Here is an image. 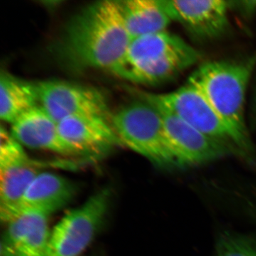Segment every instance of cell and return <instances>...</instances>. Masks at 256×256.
Returning a JSON list of instances; mask_svg holds the SVG:
<instances>
[{
  "label": "cell",
  "mask_w": 256,
  "mask_h": 256,
  "mask_svg": "<svg viewBox=\"0 0 256 256\" xmlns=\"http://www.w3.org/2000/svg\"><path fill=\"white\" fill-rule=\"evenodd\" d=\"M130 42L118 2L104 0L86 6L70 18L55 53L64 65L73 70L111 72Z\"/></svg>",
  "instance_id": "cell-1"
},
{
  "label": "cell",
  "mask_w": 256,
  "mask_h": 256,
  "mask_svg": "<svg viewBox=\"0 0 256 256\" xmlns=\"http://www.w3.org/2000/svg\"><path fill=\"white\" fill-rule=\"evenodd\" d=\"M194 48L166 31L131 40L114 75L139 85L154 86L176 76L198 62Z\"/></svg>",
  "instance_id": "cell-2"
},
{
  "label": "cell",
  "mask_w": 256,
  "mask_h": 256,
  "mask_svg": "<svg viewBox=\"0 0 256 256\" xmlns=\"http://www.w3.org/2000/svg\"><path fill=\"white\" fill-rule=\"evenodd\" d=\"M252 68L250 64L208 62L197 69L188 80L224 122L248 142L245 102Z\"/></svg>",
  "instance_id": "cell-3"
},
{
  "label": "cell",
  "mask_w": 256,
  "mask_h": 256,
  "mask_svg": "<svg viewBox=\"0 0 256 256\" xmlns=\"http://www.w3.org/2000/svg\"><path fill=\"white\" fill-rule=\"evenodd\" d=\"M139 98L158 110L176 116L208 137L230 146L239 156L252 154V142L228 127L201 92L190 82L168 94L140 92Z\"/></svg>",
  "instance_id": "cell-4"
},
{
  "label": "cell",
  "mask_w": 256,
  "mask_h": 256,
  "mask_svg": "<svg viewBox=\"0 0 256 256\" xmlns=\"http://www.w3.org/2000/svg\"><path fill=\"white\" fill-rule=\"evenodd\" d=\"M111 124L122 146L162 168H178L158 109L146 101H134L112 114Z\"/></svg>",
  "instance_id": "cell-5"
},
{
  "label": "cell",
  "mask_w": 256,
  "mask_h": 256,
  "mask_svg": "<svg viewBox=\"0 0 256 256\" xmlns=\"http://www.w3.org/2000/svg\"><path fill=\"white\" fill-rule=\"evenodd\" d=\"M110 200V190L104 188L67 214L50 233L48 256H78L85 252L105 220Z\"/></svg>",
  "instance_id": "cell-6"
},
{
  "label": "cell",
  "mask_w": 256,
  "mask_h": 256,
  "mask_svg": "<svg viewBox=\"0 0 256 256\" xmlns=\"http://www.w3.org/2000/svg\"><path fill=\"white\" fill-rule=\"evenodd\" d=\"M40 106L56 122L72 116H99L111 121L106 96L95 88L65 80L37 82Z\"/></svg>",
  "instance_id": "cell-7"
},
{
  "label": "cell",
  "mask_w": 256,
  "mask_h": 256,
  "mask_svg": "<svg viewBox=\"0 0 256 256\" xmlns=\"http://www.w3.org/2000/svg\"><path fill=\"white\" fill-rule=\"evenodd\" d=\"M159 111L178 166L204 164L229 154H237L230 146L208 137L176 116Z\"/></svg>",
  "instance_id": "cell-8"
},
{
  "label": "cell",
  "mask_w": 256,
  "mask_h": 256,
  "mask_svg": "<svg viewBox=\"0 0 256 256\" xmlns=\"http://www.w3.org/2000/svg\"><path fill=\"white\" fill-rule=\"evenodd\" d=\"M172 21L181 24L193 34L212 38L226 31L228 2L223 0H160Z\"/></svg>",
  "instance_id": "cell-9"
},
{
  "label": "cell",
  "mask_w": 256,
  "mask_h": 256,
  "mask_svg": "<svg viewBox=\"0 0 256 256\" xmlns=\"http://www.w3.org/2000/svg\"><path fill=\"white\" fill-rule=\"evenodd\" d=\"M48 216L24 212L8 223L1 242V256H48Z\"/></svg>",
  "instance_id": "cell-10"
},
{
  "label": "cell",
  "mask_w": 256,
  "mask_h": 256,
  "mask_svg": "<svg viewBox=\"0 0 256 256\" xmlns=\"http://www.w3.org/2000/svg\"><path fill=\"white\" fill-rule=\"evenodd\" d=\"M12 126L11 134L22 146L64 156H84L64 140L58 122L40 106L23 114Z\"/></svg>",
  "instance_id": "cell-11"
},
{
  "label": "cell",
  "mask_w": 256,
  "mask_h": 256,
  "mask_svg": "<svg viewBox=\"0 0 256 256\" xmlns=\"http://www.w3.org/2000/svg\"><path fill=\"white\" fill-rule=\"evenodd\" d=\"M58 124L64 140L84 156L104 154L122 146L111 121L99 116H72Z\"/></svg>",
  "instance_id": "cell-12"
},
{
  "label": "cell",
  "mask_w": 256,
  "mask_h": 256,
  "mask_svg": "<svg viewBox=\"0 0 256 256\" xmlns=\"http://www.w3.org/2000/svg\"><path fill=\"white\" fill-rule=\"evenodd\" d=\"M77 192L76 185L68 178L53 173H40L23 197L20 215L35 210L50 216L66 206Z\"/></svg>",
  "instance_id": "cell-13"
},
{
  "label": "cell",
  "mask_w": 256,
  "mask_h": 256,
  "mask_svg": "<svg viewBox=\"0 0 256 256\" xmlns=\"http://www.w3.org/2000/svg\"><path fill=\"white\" fill-rule=\"evenodd\" d=\"M38 166L28 159L0 168V216L2 222L8 224L20 215L23 197L41 173Z\"/></svg>",
  "instance_id": "cell-14"
},
{
  "label": "cell",
  "mask_w": 256,
  "mask_h": 256,
  "mask_svg": "<svg viewBox=\"0 0 256 256\" xmlns=\"http://www.w3.org/2000/svg\"><path fill=\"white\" fill-rule=\"evenodd\" d=\"M131 40L166 31L172 22L160 0H118Z\"/></svg>",
  "instance_id": "cell-15"
},
{
  "label": "cell",
  "mask_w": 256,
  "mask_h": 256,
  "mask_svg": "<svg viewBox=\"0 0 256 256\" xmlns=\"http://www.w3.org/2000/svg\"><path fill=\"white\" fill-rule=\"evenodd\" d=\"M40 106L38 84L18 78L8 72L0 76V118L14 124L23 114Z\"/></svg>",
  "instance_id": "cell-16"
},
{
  "label": "cell",
  "mask_w": 256,
  "mask_h": 256,
  "mask_svg": "<svg viewBox=\"0 0 256 256\" xmlns=\"http://www.w3.org/2000/svg\"><path fill=\"white\" fill-rule=\"evenodd\" d=\"M214 256H256V240L238 234H223L217 242Z\"/></svg>",
  "instance_id": "cell-17"
}]
</instances>
